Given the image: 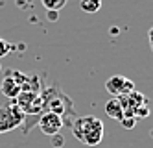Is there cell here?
<instances>
[{
    "instance_id": "1",
    "label": "cell",
    "mask_w": 153,
    "mask_h": 148,
    "mask_svg": "<svg viewBox=\"0 0 153 148\" xmlns=\"http://www.w3.org/2000/svg\"><path fill=\"white\" fill-rule=\"evenodd\" d=\"M70 130L74 137L85 146H98L103 139V122L94 115L74 119Z\"/></svg>"
},
{
    "instance_id": "2",
    "label": "cell",
    "mask_w": 153,
    "mask_h": 148,
    "mask_svg": "<svg viewBox=\"0 0 153 148\" xmlns=\"http://www.w3.org/2000/svg\"><path fill=\"white\" fill-rule=\"evenodd\" d=\"M26 115L17 104H6L0 106V133L4 131H11L15 128H19L24 122Z\"/></svg>"
},
{
    "instance_id": "3",
    "label": "cell",
    "mask_w": 153,
    "mask_h": 148,
    "mask_svg": "<svg viewBox=\"0 0 153 148\" xmlns=\"http://www.w3.org/2000/svg\"><path fill=\"white\" fill-rule=\"evenodd\" d=\"M105 89L109 95L120 96V95H129L131 91H135V83L122 74H114L105 82Z\"/></svg>"
},
{
    "instance_id": "4",
    "label": "cell",
    "mask_w": 153,
    "mask_h": 148,
    "mask_svg": "<svg viewBox=\"0 0 153 148\" xmlns=\"http://www.w3.org/2000/svg\"><path fill=\"white\" fill-rule=\"evenodd\" d=\"M63 128V117L57 115V113L53 111H46L42 113L41 119H39V130L48 135V137H52V135H57Z\"/></svg>"
},
{
    "instance_id": "5",
    "label": "cell",
    "mask_w": 153,
    "mask_h": 148,
    "mask_svg": "<svg viewBox=\"0 0 153 148\" xmlns=\"http://www.w3.org/2000/svg\"><path fill=\"white\" fill-rule=\"evenodd\" d=\"M26 76H22L20 72H9L4 80H2V85H0V89H2V93L7 96V98H17V95L20 93V87H22Z\"/></svg>"
},
{
    "instance_id": "6",
    "label": "cell",
    "mask_w": 153,
    "mask_h": 148,
    "mask_svg": "<svg viewBox=\"0 0 153 148\" xmlns=\"http://www.w3.org/2000/svg\"><path fill=\"white\" fill-rule=\"evenodd\" d=\"M105 113H107V117H111L118 122L124 119V107H122V104H120V100L116 96H113L111 100L105 102Z\"/></svg>"
},
{
    "instance_id": "7",
    "label": "cell",
    "mask_w": 153,
    "mask_h": 148,
    "mask_svg": "<svg viewBox=\"0 0 153 148\" xmlns=\"http://www.w3.org/2000/svg\"><path fill=\"white\" fill-rule=\"evenodd\" d=\"M79 8L85 13H98L102 9V0H79Z\"/></svg>"
},
{
    "instance_id": "8",
    "label": "cell",
    "mask_w": 153,
    "mask_h": 148,
    "mask_svg": "<svg viewBox=\"0 0 153 148\" xmlns=\"http://www.w3.org/2000/svg\"><path fill=\"white\" fill-rule=\"evenodd\" d=\"M41 2L48 11H59L67 6V0H41Z\"/></svg>"
},
{
    "instance_id": "9",
    "label": "cell",
    "mask_w": 153,
    "mask_h": 148,
    "mask_svg": "<svg viewBox=\"0 0 153 148\" xmlns=\"http://www.w3.org/2000/svg\"><path fill=\"white\" fill-rule=\"evenodd\" d=\"M11 43H7L6 39H2V37H0V59H2V58H6V56L9 54V52H11Z\"/></svg>"
},
{
    "instance_id": "10",
    "label": "cell",
    "mask_w": 153,
    "mask_h": 148,
    "mask_svg": "<svg viewBox=\"0 0 153 148\" xmlns=\"http://www.w3.org/2000/svg\"><path fill=\"white\" fill-rule=\"evenodd\" d=\"M120 124H122L124 128H127V130H129V128H133L135 124H137V119H133V117H124L122 120H120Z\"/></svg>"
},
{
    "instance_id": "11",
    "label": "cell",
    "mask_w": 153,
    "mask_h": 148,
    "mask_svg": "<svg viewBox=\"0 0 153 148\" xmlns=\"http://www.w3.org/2000/svg\"><path fill=\"white\" fill-rule=\"evenodd\" d=\"M148 41H149V48H151V52H153V26H151L149 32H148Z\"/></svg>"
},
{
    "instance_id": "12",
    "label": "cell",
    "mask_w": 153,
    "mask_h": 148,
    "mask_svg": "<svg viewBox=\"0 0 153 148\" xmlns=\"http://www.w3.org/2000/svg\"><path fill=\"white\" fill-rule=\"evenodd\" d=\"M48 19L50 20H57L59 19V11H48Z\"/></svg>"
},
{
    "instance_id": "13",
    "label": "cell",
    "mask_w": 153,
    "mask_h": 148,
    "mask_svg": "<svg viewBox=\"0 0 153 148\" xmlns=\"http://www.w3.org/2000/svg\"><path fill=\"white\" fill-rule=\"evenodd\" d=\"M52 137H53V144H57V146L63 144V139L59 137V133H57V135H52Z\"/></svg>"
}]
</instances>
